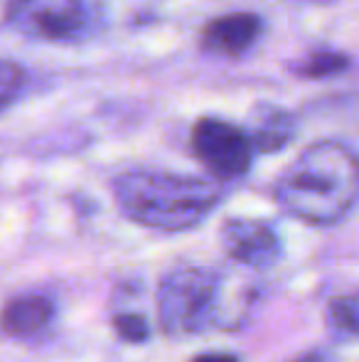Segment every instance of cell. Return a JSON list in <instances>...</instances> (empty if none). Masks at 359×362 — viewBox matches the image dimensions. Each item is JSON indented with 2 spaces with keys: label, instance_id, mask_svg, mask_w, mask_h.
Here are the masks:
<instances>
[{
  "label": "cell",
  "instance_id": "obj_1",
  "mask_svg": "<svg viewBox=\"0 0 359 362\" xmlns=\"http://www.w3.org/2000/svg\"><path fill=\"white\" fill-rule=\"evenodd\" d=\"M359 192L357 158L340 141L305 148L276 182V200L288 215L327 227L350 215Z\"/></svg>",
  "mask_w": 359,
  "mask_h": 362
},
{
  "label": "cell",
  "instance_id": "obj_2",
  "mask_svg": "<svg viewBox=\"0 0 359 362\" xmlns=\"http://www.w3.org/2000/svg\"><path fill=\"white\" fill-rule=\"evenodd\" d=\"M121 215L163 232H185L212 215L221 200L214 180L165 170H128L114 180Z\"/></svg>",
  "mask_w": 359,
  "mask_h": 362
},
{
  "label": "cell",
  "instance_id": "obj_3",
  "mask_svg": "<svg viewBox=\"0 0 359 362\" xmlns=\"http://www.w3.org/2000/svg\"><path fill=\"white\" fill-rule=\"evenodd\" d=\"M224 281L207 267H180L165 274L158 288L160 328L173 338L195 335L221 323Z\"/></svg>",
  "mask_w": 359,
  "mask_h": 362
},
{
  "label": "cell",
  "instance_id": "obj_4",
  "mask_svg": "<svg viewBox=\"0 0 359 362\" xmlns=\"http://www.w3.org/2000/svg\"><path fill=\"white\" fill-rule=\"evenodd\" d=\"M5 23L28 37L72 42L84 37L91 13L87 0H8Z\"/></svg>",
  "mask_w": 359,
  "mask_h": 362
},
{
  "label": "cell",
  "instance_id": "obj_5",
  "mask_svg": "<svg viewBox=\"0 0 359 362\" xmlns=\"http://www.w3.org/2000/svg\"><path fill=\"white\" fill-rule=\"evenodd\" d=\"M192 151L197 160L217 177V180H236L246 175L254 158L249 136L229 121L205 116L192 129Z\"/></svg>",
  "mask_w": 359,
  "mask_h": 362
},
{
  "label": "cell",
  "instance_id": "obj_6",
  "mask_svg": "<svg viewBox=\"0 0 359 362\" xmlns=\"http://www.w3.org/2000/svg\"><path fill=\"white\" fill-rule=\"evenodd\" d=\"M221 247L236 264L251 269H269L281 259V239L271 224L249 217H229L221 224Z\"/></svg>",
  "mask_w": 359,
  "mask_h": 362
},
{
  "label": "cell",
  "instance_id": "obj_7",
  "mask_svg": "<svg viewBox=\"0 0 359 362\" xmlns=\"http://www.w3.org/2000/svg\"><path fill=\"white\" fill-rule=\"evenodd\" d=\"M261 28L264 23L254 13L221 15V18L209 20L207 28L202 30V47L217 54H226V57H239L259 40Z\"/></svg>",
  "mask_w": 359,
  "mask_h": 362
},
{
  "label": "cell",
  "instance_id": "obj_8",
  "mask_svg": "<svg viewBox=\"0 0 359 362\" xmlns=\"http://www.w3.org/2000/svg\"><path fill=\"white\" fill-rule=\"evenodd\" d=\"M249 136V144L259 153H276L286 148L296 139L298 134V121L288 109L271 101H259L251 109L249 126L244 131Z\"/></svg>",
  "mask_w": 359,
  "mask_h": 362
},
{
  "label": "cell",
  "instance_id": "obj_9",
  "mask_svg": "<svg viewBox=\"0 0 359 362\" xmlns=\"http://www.w3.org/2000/svg\"><path fill=\"white\" fill-rule=\"evenodd\" d=\"M57 305L44 293H23L13 298L0 313V325L13 338H32L49 328Z\"/></svg>",
  "mask_w": 359,
  "mask_h": 362
},
{
  "label": "cell",
  "instance_id": "obj_10",
  "mask_svg": "<svg viewBox=\"0 0 359 362\" xmlns=\"http://www.w3.org/2000/svg\"><path fill=\"white\" fill-rule=\"evenodd\" d=\"M350 67V57L345 52H335V49H317V52L308 54L300 64L296 67V74L305 76V79H325V76H335Z\"/></svg>",
  "mask_w": 359,
  "mask_h": 362
},
{
  "label": "cell",
  "instance_id": "obj_11",
  "mask_svg": "<svg viewBox=\"0 0 359 362\" xmlns=\"http://www.w3.org/2000/svg\"><path fill=\"white\" fill-rule=\"evenodd\" d=\"M357 310V296H337L327 303V325L340 338H355L359 330Z\"/></svg>",
  "mask_w": 359,
  "mask_h": 362
},
{
  "label": "cell",
  "instance_id": "obj_12",
  "mask_svg": "<svg viewBox=\"0 0 359 362\" xmlns=\"http://www.w3.org/2000/svg\"><path fill=\"white\" fill-rule=\"evenodd\" d=\"M28 76L13 62L0 59V111H5L25 91Z\"/></svg>",
  "mask_w": 359,
  "mask_h": 362
},
{
  "label": "cell",
  "instance_id": "obj_13",
  "mask_svg": "<svg viewBox=\"0 0 359 362\" xmlns=\"http://www.w3.org/2000/svg\"><path fill=\"white\" fill-rule=\"evenodd\" d=\"M114 330L121 340L126 343H143V340L150 338V328H148V320L143 318L140 313H116L114 315Z\"/></svg>",
  "mask_w": 359,
  "mask_h": 362
},
{
  "label": "cell",
  "instance_id": "obj_14",
  "mask_svg": "<svg viewBox=\"0 0 359 362\" xmlns=\"http://www.w3.org/2000/svg\"><path fill=\"white\" fill-rule=\"evenodd\" d=\"M190 362H239V360H236L234 355H226V353H202Z\"/></svg>",
  "mask_w": 359,
  "mask_h": 362
}]
</instances>
